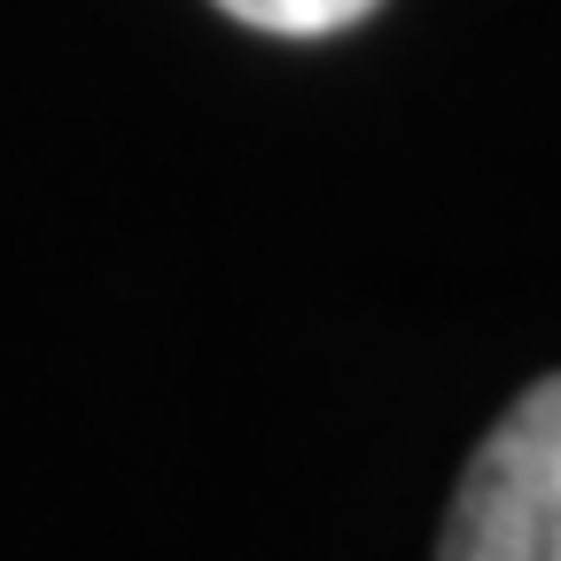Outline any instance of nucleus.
I'll return each mask as SVG.
<instances>
[{
  "label": "nucleus",
  "instance_id": "obj_1",
  "mask_svg": "<svg viewBox=\"0 0 561 561\" xmlns=\"http://www.w3.org/2000/svg\"><path fill=\"white\" fill-rule=\"evenodd\" d=\"M437 561H561V382H530L476 445Z\"/></svg>",
  "mask_w": 561,
  "mask_h": 561
},
{
  "label": "nucleus",
  "instance_id": "obj_2",
  "mask_svg": "<svg viewBox=\"0 0 561 561\" xmlns=\"http://www.w3.org/2000/svg\"><path fill=\"white\" fill-rule=\"evenodd\" d=\"M219 9L250 32H273V39H328V32L367 24L382 0H219Z\"/></svg>",
  "mask_w": 561,
  "mask_h": 561
}]
</instances>
